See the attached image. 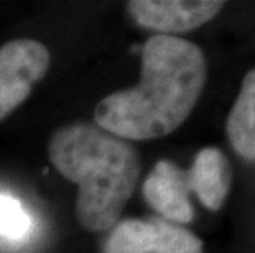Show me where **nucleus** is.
Listing matches in <instances>:
<instances>
[{"label": "nucleus", "mask_w": 255, "mask_h": 253, "mask_svg": "<svg viewBox=\"0 0 255 253\" xmlns=\"http://www.w3.org/2000/svg\"><path fill=\"white\" fill-rule=\"evenodd\" d=\"M206 78L208 64L198 45L153 35L142 46L138 84L101 99L94 123L127 142L163 138L193 112Z\"/></svg>", "instance_id": "f257e3e1"}, {"label": "nucleus", "mask_w": 255, "mask_h": 253, "mask_svg": "<svg viewBox=\"0 0 255 253\" xmlns=\"http://www.w3.org/2000/svg\"><path fill=\"white\" fill-rule=\"evenodd\" d=\"M145 201L165 220L173 224H189L194 219V209L188 194L189 181L186 169L173 161L161 160L150 171L142 187Z\"/></svg>", "instance_id": "423d86ee"}, {"label": "nucleus", "mask_w": 255, "mask_h": 253, "mask_svg": "<svg viewBox=\"0 0 255 253\" xmlns=\"http://www.w3.org/2000/svg\"><path fill=\"white\" fill-rule=\"evenodd\" d=\"M30 230V217L17 199L0 192V234L8 239H21Z\"/></svg>", "instance_id": "1a4fd4ad"}, {"label": "nucleus", "mask_w": 255, "mask_h": 253, "mask_svg": "<svg viewBox=\"0 0 255 253\" xmlns=\"http://www.w3.org/2000/svg\"><path fill=\"white\" fill-rule=\"evenodd\" d=\"M50 63L48 48L36 40L18 38L0 46V122L28 99Z\"/></svg>", "instance_id": "20e7f679"}, {"label": "nucleus", "mask_w": 255, "mask_h": 253, "mask_svg": "<svg viewBox=\"0 0 255 253\" xmlns=\"http://www.w3.org/2000/svg\"><path fill=\"white\" fill-rule=\"evenodd\" d=\"M232 148L244 160L255 161V69L247 73L226 122Z\"/></svg>", "instance_id": "6e6552de"}, {"label": "nucleus", "mask_w": 255, "mask_h": 253, "mask_svg": "<svg viewBox=\"0 0 255 253\" xmlns=\"http://www.w3.org/2000/svg\"><path fill=\"white\" fill-rule=\"evenodd\" d=\"M48 158L78 184V222L89 232L111 230L137 187L142 171L137 148L96 123L76 122L53 133Z\"/></svg>", "instance_id": "f03ea898"}, {"label": "nucleus", "mask_w": 255, "mask_h": 253, "mask_svg": "<svg viewBox=\"0 0 255 253\" xmlns=\"http://www.w3.org/2000/svg\"><path fill=\"white\" fill-rule=\"evenodd\" d=\"M224 2L216 0H132L127 10L142 28L158 35L183 33L208 23L218 15Z\"/></svg>", "instance_id": "39448f33"}, {"label": "nucleus", "mask_w": 255, "mask_h": 253, "mask_svg": "<svg viewBox=\"0 0 255 253\" xmlns=\"http://www.w3.org/2000/svg\"><path fill=\"white\" fill-rule=\"evenodd\" d=\"M186 173L189 189L199 197L201 204L209 211H219L231 189V166L226 155L214 147L203 148Z\"/></svg>", "instance_id": "0eeeda50"}, {"label": "nucleus", "mask_w": 255, "mask_h": 253, "mask_svg": "<svg viewBox=\"0 0 255 253\" xmlns=\"http://www.w3.org/2000/svg\"><path fill=\"white\" fill-rule=\"evenodd\" d=\"M102 253H203V240L165 219H124L111 229Z\"/></svg>", "instance_id": "7ed1b4c3"}]
</instances>
